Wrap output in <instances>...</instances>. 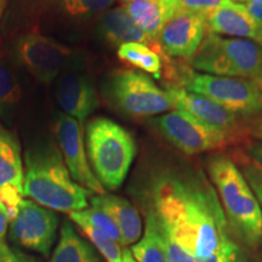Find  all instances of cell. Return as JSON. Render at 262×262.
Instances as JSON below:
<instances>
[{"label":"cell","instance_id":"obj_1","mask_svg":"<svg viewBox=\"0 0 262 262\" xmlns=\"http://www.w3.org/2000/svg\"><path fill=\"white\" fill-rule=\"evenodd\" d=\"M150 201L162 231L196 262L238 249L229 238L217 192L201 170L162 172L153 182Z\"/></svg>","mask_w":262,"mask_h":262},{"label":"cell","instance_id":"obj_2","mask_svg":"<svg viewBox=\"0 0 262 262\" xmlns=\"http://www.w3.org/2000/svg\"><path fill=\"white\" fill-rule=\"evenodd\" d=\"M25 166V196L55 211H80L88 208L93 192L72 179L61 152L52 146L27 150Z\"/></svg>","mask_w":262,"mask_h":262},{"label":"cell","instance_id":"obj_3","mask_svg":"<svg viewBox=\"0 0 262 262\" xmlns=\"http://www.w3.org/2000/svg\"><path fill=\"white\" fill-rule=\"evenodd\" d=\"M206 166L228 228L248 247H258L262 243V209L243 173L231 157L222 153L209 157Z\"/></svg>","mask_w":262,"mask_h":262},{"label":"cell","instance_id":"obj_4","mask_svg":"<svg viewBox=\"0 0 262 262\" xmlns=\"http://www.w3.org/2000/svg\"><path fill=\"white\" fill-rule=\"evenodd\" d=\"M86 146L91 169L101 185L119 188L136 156L133 135L114 120L97 117L88 124Z\"/></svg>","mask_w":262,"mask_h":262},{"label":"cell","instance_id":"obj_5","mask_svg":"<svg viewBox=\"0 0 262 262\" xmlns=\"http://www.w3.org/2000/svg\"><path fill=\"white\" fill-rule=\"evenodd\" d=\"M187 64L217 77L254 79L262 74V48L247 39L224 38L208 32Z\"/></svg>","mask_w":262,"mask_h":262},{"label":"cell","instance_id":"obj_6","mask_svg":"<svg viewBox=\"0 0 262 262\" xmlns=\"http://www.w3.org/2000/svg\"><path fill=\"white\" fill-rule=\"evenodd\" d=\"M176 86L203 95L243 119L261 116L258 96L251 79L196 73L186 63L178 70Z\"/></svg>","mask_w":262,"mask_h":262},{"label":"cell","instance_id":"obj_7","mask_svg":"<svg viewBox=\"0 0 262 262\" xmlns=\"http://www.w3.org/2000/svg\"><path fill=\"white\" fill-rule=\"evenodd\" d=\"M106 95L118 111L134 118L170 112L175 108L168 90L137 71H117L107 81Z\"/></svg>","mask_w":262,"mask_h":262},{"label":"cell","instance_id":"obj_8","mask_svg":"<svg viewBox=\"0 0 262 262\" xmlns=\"http://www.w3.org/2000/svg\"><path fill=\"white\" fill-rule=\"evenodd\" d=\"M155 125L166 140L188 156L221 150L237 145L222 131L205 125L181 111H170L155 120Z\"/></svg>","mask_w":262,"mask_h":262},{"label":"cell","instance_id":"obj_9","mask_svg":"<svg viewBox=\"0 0 262 262\" xmlns=\"http://www.w3.org/2000/svg\"><path fill=\"white\" fill-rule=\"evenodd\" d=\"M12 52L18 64L44 84L56 79L72 56L70 48L38 31L16 38Z\"/></svg>","mask_w":262,"mask_h":262},{"label":"cell","instance_id":"obj_10","mask_svg":"<svg viewBox=\"0 0 262 262\" xmlns=\"http://www.w3.org/2000/svg\"><path fill=\"white\" fill-rule=\"evenodd\" d=\"M57 226L54 210L24 198L10 220V237L21 247L48 256L56 238Z\"/></svg>","mask_w":262,"mask_h":262},{"label":"cell","instance_id":"obj_11","mask_svg":"<svg viewBox=\"0 0 262 262\" xmlns=\"http://www.w3.org/2000/svg\"><path fill=\"white\" fill-rule=\"evenodd\" d=\"M55 135L72 179L96 194L106 193V188L98 181L88 159L83 123L66 113L58 114L55 122Z\"/></svg>","mask_w":262,"mask_h":262},{"label":"cell","instance_id":"obj_12","mask_svg":"<svg viewBox=\"0 0 262 262\" xmlns=\"http://www.w3.org/2000/svg\"><path fill=\"white\" fill-rule=\"evenodd\" d=\"M175 108L205 125L217 129L235 141V143L248 142L247 119L229 112L225 107L203 95L191 93L182 88H169Z\"/></svg>","mask_w":262,"mask_h":262},{"label":"cell","instance_id":"obj_13","mask_svg":"<svg viewBox=\"0 0 262 262\" xmlns=\"http://www.w3.org/2000/svg\"><path fill=\"white\" fill-rule=\"evenodd\" d=\"M208 33L206 14L181 9L160 32L158 41L168 57L189 60Z\"/></svg>","mask_w":262,"mask_h":262},{"label":"cell","instance_id":"obj_14","mask_svg":"<svg viewBox=\"0 0 262 262\" xmlns=\"http://www.w3.org/2000/svg\"><path fill=\"white\" fill-rule=\"evenodd\" d=\"M116 0H15L22 18L37 21L55 17L67 24H81L101 16Z\"/></svg>","mask_w":262,"mask_h":262},{"label":"cell","instance_id":"obj_15","mask_svg":"<svg viewBox=\"0 0 262 262\" xmlns=\"http://www.w3.org/2000/svg\"><path fill=\"white\" fill-rule=\"evenodd\" d=\"M25 166L16 136L0 127V201L4 203L9 217H14L25 198Z\"/></svg>","mask_w":262,"mask_h":262},{"label":"cell","instance_id":"obj_16","mask_svg":"<svg viewBox=\"0 0 262 262\" xmlns=\"http://www.w3.org/2000/svg\"><path fill=\"white\" fill-rule=\"evenodd\" d=\"M206 28L214 34L247 39L262 48V24L249 15L243 3L225 0L206 14Z\"/></svg>","mask_w":262,"mask_h":262},{"label":"cell","instance_id":"obj_17","mask_svg":"<svg viewBox=\"0 0 262 262\" xmlns=\"http://www.w3.org/2000/svg\"><path fill=\"white\" fill-rule=\"evenodd\" d=\"M56 98L63 112L80 123L98 107L96 90L83 74H64L58 81Z\"/></svg>","mask_w":262,"mask_h":262},{"label":"cell","instance_id":"obj_18","mask_svg":"<svg viewBox=\"0 0 262 262\" xmlns=\"http://www.w3.org/2000/svg\"><path fill=\"white\" fill-rule=\"evenodd\" d=\"M98 33L108 44L120 45L127 42H140L145 44L162 56L164 60L169 57L164 54L159 42L152 40L145 32L135 24L125 8H113L104 11L98 18Z\"/></svg>","mask_w":262,"mask_h":262},{"label":"cell","instance_id":"obj_19","mask_svg":"<svg viewBox=\"0 0 262 262\" xmlns=\"http://www.w3.org/2000/svg\"><path fill=\"white\" fill-rule=\"evenodd\" d=\"M91 206L106 212L117 225L122 245H133L142 234V221L139 211L129 201L119 195L103 193L91 196Z\"/></svg>","mask_w":262,"mask_h":262},{"label":"cell","instance_id":"obj_20","mask_svg":"<svg viewBox=\"0 0 262 262\" xmlns=\"http://www.w3.org/2000/svg\"><path fill=\"white\" fill-rule=\"evenodd\" d=\"M124 8L135 24L157 42L168 22L182 9L181 0H130Z\"/></svg>","mask_w":262,"mask_h":262},{"label":"cell","instance_id":"obj_21","mask_svg":"<svg viewBox=\"0 0 262 262\" xmlns=\"http://www.w3.org/2000/svg\"><path fill=\"white\" fill-rule=\"evenodd\" d=\"M50 262H101V260L91 245L75 233L71 222L64 221Z\"/></svg>","mask_w":262,"mask_h":262},{"label":"cell","instance_id":"obj_22","mask_svg":"<svg viewBox=\"0 0 262 262\" xmlns=\"http://www.w3.org/2000/svg\"><path fill=\"white\" fill-rule=\"evenodd\" d=\"M130 251L137 262H168L162 228L150 210L146 217L145 232L135 244L131 245Z\"/></svg>","mask_w":262,"mask_h":262},{"label":"cell","instance_id":"obj_23","mask_svg":"<svg viewBox=\"0 0 262 262\" xmlns=\"http://www.w3.org/2000/svg\"><path fill=\"white\" fill-rule=\"evenodd\" d=\"M118 57L134 67L159 79L163 74L162 56L153 49L140 42H127L118 48Z\"/></svg>","mask_w":262,"mask_h":262},{"label":"cell","instance_id":"obj_24","mask_svg":"<svg viewBox=\"0 0 262 262\" xmlns=\"http://www.w3.org/2000/svg\"><path fill=\"white\" fill-rule=\"evenodd\" d=\"M70 219L75 225L89 226V227L94 228L95 231H97L98 233L122 245V237H120L119 229H118L117 225L114 224V221L106 212L98 210L96 208H93V206L91 208L88 206L84 210L71 212Z\"/></svg>","mask_w":262,"mask_h":262},{"label":"cell","instance_id":"obj_25","mask_svg":"<svg viewBox=\"0 0 262 262\" xmlns=\"http://www.w3.org/2000/svg\"><path fill=\"white\" fill-rule=\"evenodd\" d=\"M232 159L241 170V172L243 173L249 186L253 189L262 209V164L251 158L247 152H243V150L235 152Z\"/></svg>","mask_w":262,"mask_h":262},{"label":"cell","instance_id":"obj_26","mask_svg":"<svg viewBox=\"0 0 262 262\" xmlns=\"http://www.w3.org/2000/svg\"><path fill=\"white\" fill-rule=\"evenodd\" d=\"M21 98L17 81L8 68L0 62V113H8L14 110Z\"/></svg>","mask_w":262,"mask_h":262},{"label":"cell","instance_id":"obj_27","mask_svg":"<svg viewBox=\"0 0 262 262\" xmlns=\"http://www.w3.org/2000/svg\"><path fill=\"white\" fill-rule=\"evenodd\" d=\"M79 227L89 237L91 243L97 248V250L104 257V260L107 262H123L122 245L98 233L97 231H95L94 228L89 227V226L81 225Z\"/></svg>","mask_w":262,"mask_h":262},{"label":"cell","instance_id":"obj_28","mask_svg":"<svg viewBox=\"0 0 262 262\" xmlns=\"http://www.w3.org/2000/svg\"><path fill=\"white\" fill-rule=\"evenodd\" d=\"M163 237H164V243H165L168 262H196L195 258L193 257L192 255H189L185 249L180 247L175 241H172V239L168 237L164 232H163Z\"/></svg>","mask_w":262,"mask_h":262},{"label":"cell","instance_id":"obj_29","mask_svg":"<svg viewBox=\"0 0 262 262\" xmlns=\"http://www.w3.org/2000/svg\"><path fill=\"white\" fill-rule=\"evenodd\" d=\"M225 0H181L182 9L208 14L220 6Z\"/></svg>","mask_w":262,"mask_h":262},{"label":"cell","instance_id":"obj_30","mask_svg":"<svg viewBox=\"0 0 262 262\" xmlns=\"http://www.w3.org/2000/svg\"><path fill=\"white\" fill-rule=\"evenodd\" d=\"M0 262H38L34 257L26 255L21 251L14 250L6 244L0 242Z\"/></svg>","mask_w":262,"mask_h":262},{"label":"cell","instance_id":"obj_31","mask_svg":"<svg viewBox=\"0 0 262 262\" xmlns=\"http://www.w3.org/2000/svg\"><path fill=\"white\" fill-rule=\"evenodd\" d=\"M247 130L249 137L262 141V116L247 119Z\"/></svg>","mask_w":262,"mask_h":262},{"label":"cell","instance_id":"obj_32","mask_svg":"<svg viewBox=\"0 0 262 262\" xmlns=\"http://www.w3.org/2000/svg\"><path fill=\"white\" fill-rule=\"evenodd\" d=\"M9 225L10 217L8 210H6V206L4 205V203L0 201V242H5Z\"/></svg>","mask_w":262,"mask_h":262},{"label":"cell","instance_id":"obj_33","mask_svg":"<svg viewBox=\"0 0 262 262\" xmlns=\"http://www.w3.org/2000/svg\"><path fill=\"white\" fill-rule=\"evenodd\" d=\"M244 6L251 17L262 24V0H250Z\"/></svg>","mask_w":262,"mask_h":262},{"label":"cell","instance_id":"obj_34","mask_svg":"<svg viewBox=\"0 0 262 262\" xmlns=\"http://www.w3.org/2000/svg\"><path fill=\"white\" fill-rule=\"evenodd\" d=\"M248 155L262 164V143H255L248 147Z\"/></svg>","mask_w":262,"mask_h":262},{"label":"cell","instance_id":"obj_35","mask_svg":"<svg viewBox=\"0 0 262 262\" xmlns=\"http://www.w3.org/2000/svg\"><path fill=\"white\" fill-rule=\"evenodd\" d=\"M253 83L255 84V88L257 90V96H258V106H260V111H261V116H262V74L258 75V77L254 78Z\"/></svg>","mask_w":262,"mask_h":262},{"label":"cell","instance_id":"obj_36","mask_svg":"<svg viewBox=\"0 0 262 262\" xmlns=\"http://www.w3.org/2000/svg\"><path fill=\"white\" fill-rule=\"evenodd\" d=\"M123 262H137L129 249H123Z\"/></svg>","mask_w":262,"mask_h":262},{"label":"cell","instance_id":"obj_37","mask_svg":"<svg viewBox=\"0 0 262 262\" xmlns=\"http://www.w3.org/2000/svg\"><path fill=\"white\" fill-rule=\"evenodd\" d=\"M233 262H244V261H243V258H242V257H241V253H239V254H238V256H237V257H235V260H234Z\"/></svg>","mask_w":262,"mask_h":262},{"label":"cell","instance_id":"obj_38","mask_svg":"<svg viewBox=\"0 0 262 262\" xmlns=\"http://www.w3.org/2000/svg\"><path fill=\"white\" fill-rule=\"evenodd\" d=\"M237 2H242V3H247V2H250V0H237Z\"/></svg>","mask_w":262,"mask_h":262},{"label":"cell","instance_id":"obj_39","mask_svg":"<svg viewBox=\"0 0 262 262\" xmlns=\"http://www.w3.org/2000/svg\"><path fill=\"white\" fill-rule=\"evenodd\" d=\"M122 2L124 3V4H126V3H127V2H130V0H122Z\"/></svg>","mask_w":262,"mask_h":262}]
</instances>
